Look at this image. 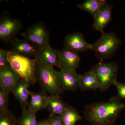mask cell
Returning <instances> with one entry per match:
<instances>
[{
    "mask_svg": "<svg viewBox=\"0 0 125 125\" xmlns=\"http://www.w3.org/2000/svg\"><path fill=\"white\" fill-rule=\"evenodd\" d=\"M9 51L0 48V70L2 69L9 64L8 59Z\"/></svg>",
    "mask_w": 125,
    "mask_h": 125,
    "instance_id": "d4e9b609",
    "label": "cell"
},
{
    "mask_svg": "<svg viewBox=\"0 0 125 125\" xmlns=\"http://www.w3.org/2000/svg\"><path fill=\"white\" fill-rule=\"evenodd\" d=\"M18 118L8 110L0 114V125H17Z\"/></svg>",
    "mask_w": 125,
    "mask_h": 125,
    "instance_id": "7402d4cb",
    "label": "cell"
},
{
    "mask_svg": "<svg viewBox=\"0 0 125 125\" xmlns=\"http://www.w3.org/2000/svg\"><path fill=\"white\" fill-rule=\"evenodd\" d=\"M107 2L106 0H86L78 4L76 7L89 13L94 18Z\"/></svg>",
    "mask_w": 125,
    "mask_h": 125,
    "instance_id": "d6986e66",
    "label": "cell"
},
{
    "mask_svg": "<svg viewBox=\"0 0 125 125\" xmlns=\"http://www.w3.org/2000/svg\"><path fill=\"white\" fill-rule=\"evenodd\" d=\"M37 61V60H36ZM36 77L37 81L43 90L50 95H60L63 92L60 79L59 71L52 66L47 65L37 61Z\"/></svg>",
    "mask_w": 125,
    "mask_h": 125,
    "instance_id": "7a4b0ae2",
    "label": "cell"
},
{
    "mask_svg": "<svg viewBox=\"0 0 125 125\" xmlns=\"http://www.w3.org/2000/svg\"><path fill=\"white\" fill-rule=\"evenodd\" d=\"M36 114L28 108L23 110L21 116L18 119L17 125H37Z\"/></svg>",
    "mask_w": 125,
    "mask_h": 125,
    "instance_id": "44dd1931",
    "label": "cell"
},
{
    "mask_svg": "<svg viewBox=\"0 0 125 125\" xmlns=\"http://www.w3.org/2000/svg\"><path fill=\"white\" fill-rule=\"evenodd\" d=\"M119 67L115 62L106 63L99 62L94 65L92 70L94 72L98 80L99 89L102 92L108 89L117 80Z\"/></svg>",
    "mask_w": 125,
    "mask_h": 125,
    "instance_id": "5b68a950",
    "label": "cell"
},
{
    "mask_svg": "<svg viewBox=\"0 0 125 125\" xmlns=\"http://www.w3.org/2000/svg\"><path fill=\"white\" fill-rule=\"evenodd\" d=\"M10 42L11 51L29 58L35 59L40 48L24 38H14Z\"/></svg>",
    "mask_w": 125,
    "mask_h": 125,
    "instance_id": "9c48e42d",
    "label": "cell"
},
{
    "mask_svg": "<svg viewBox=\"0 0 125 125\" xmlns=\"http://www.w3.org/2000/svg\"><path fill=\"white\" fill-rule=\"evenodd\" d=\"M69 105L65 103L60 95H47L46 109L49 115L60 116Z\"/></svg>",
    "mask_w": 125,
    "mask_h": 125,
    "instance_id": "2e32d148",
    "label": "cell"
},
{
    "mask_svg": "<svg viewBox=\"0 0 125 125\" xmlns=\"http://www.w3.org/2000/svg\"><path fill=\"white\" fill-rule=\"evenodd\" d=\"M10 93L0 88V114L8 110V103Z\"/></svg>",
    "mask_w": 125,
    "mask_h": 125,
    "instance_id": "603a6c76",
    "label": "cell"
},
{
    "mask_svg": "<svg viewBox=\"0 0 125 125\" xmlns=\"http://www.w3.org/2000/svg\"><path fill=\"white\" fill-rule=\"evenodd\" d=\"M59 74L64 90L75 91L79 88L80 75L77 73L76 70L61 69Z\"/></svg>",
    "mask_w": 125,
    "mask_h": 125,
    "instance_id": "4fadbf2b",
    "label": "cell"
},
{
    "mask_svg": "<svg viewBox=\"0 0 125 125\" xmlns=\"http://www.w3.org/2000/svg\"><path fill=\"white\" fill-rule=\"evenodd\" d=\"M35 59L44 64L60 69V51L54 49L50 45L40 47Z\"/></svg>",
    "mask_w": 125,
    "mask_h": 125,
    "instance_id": "30bf717a",
    "label": "cell"
},
{
    "mask_svg": "<svg viewBox=\"0 0 125 125\" xmlns=\"http://www.w3.org/2000/svg\"><path fill=\"white\" fill-rule=\"evenodd\" d=\"M61 69L76 70L79 66L80 57L78 53L66 49L60 51Z\"/></svg>",
    "mask_w": 125,
    "mask_h": 125,
    "instance_id": "5bb4252c",
    "label": "cell"
},
{
    "mask_svg": "<svg viewBox=\"0 0 125 125\" xmlns=\"http://www.w3.org/2000/svg\"><path fill=\"white\" fill-rule=\"evenodd\" d=\"M113 5L107 2L94 18L93 28L102 33L105 32L104 29L111 22L112 18Z\"/></svg>",
    "mask_w": 125,
    "mask_h": 125,
    "instance_id": "7c38bea8",
    "label": "cell"
},
{
    "mask_svg": "<svg viewBox=\"0 0 125 125\" xmlns=\"http://www.w3.org/2000/svg\"><path fill=\"white\" fill-rule=\"evenodd\" d=\"M20 35L39 47L50 45L49 32L43 21L31 25Z\"/></svg>",
    "mask_w": 125,
    "mask_h": 125,
    "instance_id": "8992f818",
    "label": "cell"
},
{
    "mask_svg": "<svg viewBox=\"0 0 125 125\" xmlns=\"http://www.w3.org/2000/svg\"><path fill=\"white\" fill-rule=\"evenodd\" d=\"M37 125H51L49 117L47 119H43L37 122Z\"/></svg>",
    "mask_w": 125,
    "mask_h": 125,
    "instance_id": "4316f807",
    "label": "cell"
},
{
    "mask_svg": "<svg viewBox=\"0 0 125 125\" xmlns=\"http://www.w3.org/2000/svg\"><path fill=\"white\" fill-rule=\"evenodd\" d=\"M79 88L82 91L96 90L99 89V83L96 74L92 70L80 75Z\"/></svg>",
    "mask_w": 125,
    "mask_h": 125,
    "instance_id": "ac0fdd59",
    "label": "cell"
},
{
    "mask_svg": "<svg viewBox=\"0 0 125 125\" xmlns=\"http://www.w3.org/2000/svg\"><path fill=\"white\" fill-rule=\"evenodd\" d=\"M60 116L63 125H75L82 119L78 111L70 105Z\"/></svg>",
    "mask_w": 125,
    "mask_h": 125,
    "instance_id": "ffe728a7",
    "label": "cell"
},
{
    "mask_svg": "<svg viewBox=\"0 0 125 125\" xmlns=\"http://www.w3.org/2000/svg\"><path fill=\"white\" fill-rule=\"evenodd\" d=\"M30 84L20 78L11 93L20 103L22 110L28 108L31 92L29 90Z\"/></svg>",
    "mask_w": 125,
    "mask_h": 125,
    "instance_id": "9a60e30c",
    "label": "cell"
},
{
    "mask_svg": "<svg viewBox=\"0 0 125 125\" xmlns=\"http://www.w3.org/2000/svg\"><path fill=\"white\" fill-rule=\"evenodd\" d=\"M125 107V104L120 99L113 97L107 102L87 105L84 111V116L92 125H112Z\"/></svg>",
    "mask_w": 125,
    "mask_h": 125,
    "instance_id": "6da1fadb",
    "label": "cell"
},
{
    "mask_svg": "<svg viewBox=\"0 0 125 125\" xmlns=\"http://www.w3.org/2000/svg\"><path fill=\"white\" fill-rule=\"evenodd\" d=\"M47 95L45 92H31L28 108L32 111L37 112L46 109Z\"/></svg>",
    "mask_w": 125,
    "mask_h": 125,
    "instance_id": "e0dca14e",
    "label": "cell"
},
{
    "mask_svg": "<svg viewBox=\"0 0 125 125\" xmlns=\"http://www.w3.org/2000/svg\"><path fill=\"white\" fill-rule=\"evenodd\" d=\"M121 43L115 33L104 32L96 42L92 44V50L99 62H103L114 55Z\"/></svg>",
    "mask_w": 125,
    "mask_h": 125,
    "instance_id": "277c9868",
    "label": "cell"
},
{
    "mask_svg": "<svg viewBox=\"0 0 125 125\" xmlns=\"http://www.w3.org/2000/svg\"><path fill=\"white\" fill-rule=\"evenodd\" d=\"M117 91V97L119 99H125V83H121L117 80L113 83Z\"/></svg>",
    "mask_w": 125,
    "mask_h": 125,
    "instance_id": "cb8c5ba5",
    "label": "cell"
},
{
    "mask_svg": "<svg viewBox=\"0 0 125 125\" xmlns=\"http://www.w3.org/2000/svg\"><path fill=\"white\" fill-rule=\"evenodd\" d=\"M20 78L10 64L8 65L0 70V88L10 93Z\"/></svg>",
    "mask_w": 125,
    "mask_h": 125,
    "instance_id": "8fae6325",
    "label": "cell"
},
{
    "mask_svg": "<svg viewBox=\"0 0 125 125\" xmlns=\"http://www.w3.org/2000/svg\"><path fill=\"white\" fill-rule=\"evenodd\" d=\"M65 49L78 53L92 50V44L86 42L83 35L80 32L68 34L64 41Z\"/></svg>",
    "mask_w": 125,
    "mask_h": 125,
    "instance_id": "ba28073f",
    "label": "cell"
},
{
    "mask_svg": "<svg viewBox=\"0 0 125 125\" xmlns=\"http://www.w3.org/2000/svg\"><path fill=\"white\" fill-rule=\"evenodd\" d=\"M8 59L9 64L22 79L33 85L37 81L36 77L37 61L21 55L9 51Z\"/></svg>",
    "mask_w": 125,
    "mask_h": 125,
    "instance_id": "3957f363",
    "label": "cell"
},
{
    "mask_svg": "<svg viewBox=\"0 0 125 125\" xmlns=\"http://www.w3.org/2000/svg\"><path fill=\"white\" fill-rule=\"evenodd\" d=\"M22 27L21 20L7 14L2 15L0 20V39L4 42L12 40Z\"/></svg>",
    "mask_w": 125,
    "mask_h": 125,
    "instance_id": "52a82bcc",
    "label": "cell"
},
{
    "mask_svg": "<svg viewBox=\"0 0 125 125\" xmlns=\"http://www.w3.org/2000/svg\"><path fill=\"white\" fill-rule=\"evenodd\" d=\"M51 125H63L60 116L49 115Z\"/></svg>",
    "mask_w": 125,
    "mask_h": 125,
    "instance_id": "484cf974",
    "label": "cell"
}]
</instances>
